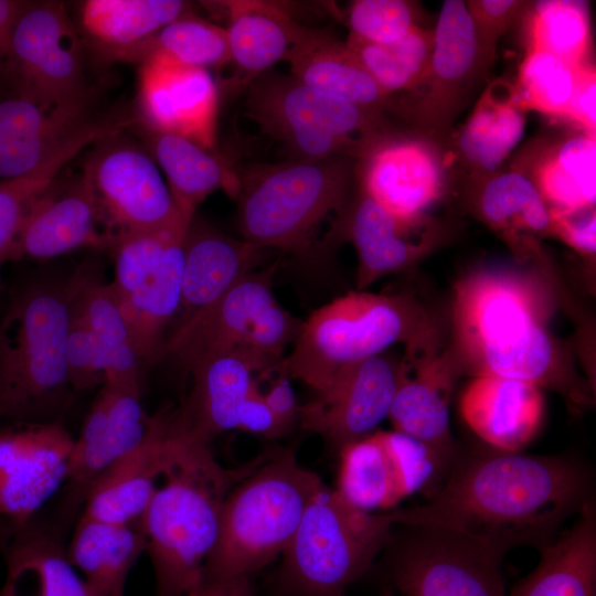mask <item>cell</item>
Listing matches in <instances>:
<instances>
[{"label": "cell", "instance_id": "31", "mask_svg": "<svg viewBox=\"0 0 596 596\" xmlns=\"http://www.w3.org/2000/svg\"><path fill=\"white\" fill-rule=\"evenodd\" d=\"M472 206L520 258L536 254L540 241L553 235L549 205L532 179L520 171L475 180Z\"/></svg>", "mask_w": 596, "mask_h": 596}, {"label": "cell", "instance_id": "45", "mask_svg": "<svg viewBox=\"0 0 596 596\" xmlns=\"http://www.w3.org/2000/svg\"><path fill=\"white\" fill-rule=\"evenodd\" d=\"M578 68L550 53L526 51L514 83L522 107L564 119Z\"/></svg>", "mask_w": 596, "mask_h": 596}, {"label": "cell", "instance_id": "35", "mask_svg": "<svg viewBox=\"0 0 596 596\" xmlns=\"http://www.w3.org/2000/svg\"><path fill=\"white\" fill-rule=\"evenodd\" d=\"M539 552L534 570L505 596H596L594 503H588L570 529Z\"/></svg>", "mask_w": 596, "mask_h": 596}, {"label": "cell", "instance_id": "6", "mask_svg": "<svg viewBox=\"0 0 596 596\" xmlns=\"http://www.w3.org/2000/svg\"><path fill=\"white\" fill-rule=\"evenodd\" d=\"M397 342L406 348L436 342L422 306L406 295L350 291L302 321L279 369L320 393L341 368L382 354Z\"/></svg>", "mask_w": 596, "mask_h": 596}, {"label": "cell", "instance_id": "33", "mask_svg": "<svg viewBox=\"0 0 596 596\" xmlns=\"http://www.w3.org/2000/svg\"><path fill=\"white\" fill-rule=\"evenodd\" d=\"M68 288L72 311L84 321L99 347L106 383L141 387L146 364L110 284L79 272L68 281Z\"/></svg>", "mask_w": 596, "mask_h": 596}, {"label": "cell", "instance_id": "23", "mask_svg": "<svg viewBox=\"0 0 596 596\" xmlns=\"http://www.w3.org/2000/svg\"><path fill=\"white\" fill-rule=\"evenodd\" d=\"M56 181L25 216L8 262H44L83 247L110 248L84 171L66 185Z\"/></svg>", "mask_w": 596, "mask_h": 596}, {"label": "cell", "instance_id": "43", "mask_svg": "<svg viewBox=\"0 0 596 596\" xmlns=\"http://www.w3.org/2000/svg\"><path fill=\"white\" fill-rule=\"evenodd\" d=\"M363 68L387 95L415 91L425 78L433 54L434 30L419 24L391 43H371L349 35L345 42Z\"/></svg>", "mask_w": 596, "mask_h": 596}, {"label": "cell", "instance_id": "2", "mask_svg": "<svg viewBox=\"0 0 596 596\" xmlns=\"http://www.w3.org/2000/svg\"><path fill=\"white\" fill-rule=\"evenodd\" d=\"M209 439L198 434L181 408H172L166 466L138 528L147 541L156 596H195L220 533L231 490L267 454L238 468H224Z\"/></svg>", "mask_w": 596, "mask_h": 596}, {"label": "cell", "instance_id": "42", "mask_svg": "<svg viewBox=\"0 0 596 596\" xmlns=\"http://www.w3.org/2000/svg\"><path fill=\"white\" fill-rule=\"evenodd\" d=\"M528 9L526 51L550 53L575 68L592 63L588 1L542 0L530 2Z\"/></svg>", "mask_w": 596, "mask_h": 596}, {"label": "cell", "instance_id": "19", "mask_svg": "<svg viewBox=\"0 0 596 596\" xmlns=\"http://www.w3.org/2000/svg\"><path fill=\"white\" fill-rule=\"evenodd\" d=\"M361 159V191L398 219L426 216L445 193L446 167L430 140L385 134Z\"/></svg>", "mask_w": 596, "mask_h": 596}, {"label": "cell", "instance_id": "15", "mask_svg": "<svg viewBox=\"0 0 596 596\" xmlns=\"http://www.w3.org/2000/svg\"><path fill=\"white\" fill-rule=\"evenodd\" d=\"M337 491L353 505L389 510L432 487L450 464L421 440L397 430H375L340 450Z\"/></svg>", "mask_w": 596, "mask_h": 596}, {"label": "cell", "instance_id": "52", "mask_svg": "<svg viewBox=\"0 0 596 596\" xmlns=\"http://www.w3.org/2000/svg\"><path fill=\"white\" fill-rule=\"evenodd\" d=\"M268 390L262 393L263 400L280 425L288 430L298 418V408L290 377L280 369Z\"/></svg>", "mask_w": 596, "mask_h": 596}, {"label": "cell", "instance_id": "5", "mask_svg": "<svg viewBox=\"0 0 596 596\" xmlns=\"http://www.w3.org/2000/svg\"><path fill=\"white\" fill-rule=\"evenodd\" d=\"M322 485L291 450L267 454L223 503L219 539L205 562L203 585L248 577L283 554Z\"/></svg>", "mask_w": 596, "mask_h": 596}, {"label": "cell", "instance_id": "14", "mask_svg": "<svg viewBox=\"0 0 596 596\" xmlns=\"http://www.w3.org/2000/svg\"><path fill=\"white\" fill-rule=\"evenodd\" d=\"M126 129L97 140L84 166L111 249L128 236L192 221L179 211L150 152Z\"/></svg>", "mask_w": 596, "mask_h": 596}, {"label": "cell", "instance_id": "49", "mask_svg": "<svg viewBox=\"0 0 596 596\" xmlns=\"http://www.w3.org/2000/svg\"><path fill=\"white\" fill-rule=\"evenodd\" d=\"M552 233L578 254L592 258L596 252L595 205L574 210L550 209Z\"/></svg>", "mask_w": 596, "mask_h": 596}, {"label": "cell", "instance_id": "24", "mask_svg": "<svg viewBox=\"0 0 596 596\" xmlns=\"http://www.w3.org/2000/svg\"><path fill=\"white\" fill-rule=\"evenodd\" d=\"M433 30L430 64L408 109L421 125L439 129L449 121L468 86L487 68L466 1H444Z\"/></svg>", "mask_w": 596, "mask_h": 596}, {"label": "cell", "instance_id": "54", "mask_svg": "<svg viewBox=\"0 0 596 596\" xmlns=\"http://www.w3.org/2000/svg\"><path fill=\"white\" fill-rule=\"evenodd\" d=\"M195 596H254L249 578L236 577L205 584Z\"/></svg>", "mask_w": 596, "mask_h": 596}, {"label": "cell", "instance_id": "37", "mask_svg": "<svg viewBox=\"0 0 596 596\" xmlns=\"http://www.w3.org/2000/svg\"><path fill=\"white\" fill-rule=\"evenodd\" d=\"M138 128L143 146L164 172L174 202L185 219L191 221L199 204L219 189L237 196V173L219 156L188 138L139 125Z\"/></svg>", "mask_w": 596, "mask_h": 596}, {"label": "cell", "instance_id": "51", "mask_svg": "<svg viewBox=\"0 0 596 596\" xmlns=\"http://www.w3.org/2000/svg\"><path fill=\"white\" fill-rule=\"evenodd\" d=\"M236 429L268 438L281 436L287 432L264 402L259 389L254 391L243 404Z\"/></svg>", "mask_w": 596, "mask_h": 596}, {"label": "cell", "instance_id": "4", "mask_svg": "<svg viewBox=\"0 0 596 596\" xmlns=\"http://www.w3.org/2000/svg\"><path fill=\"white\" fill-rule=\"evenodd\" d=\"M68 326V283L31 281L11 294L0 322V425L60 421L75 392Z\"/></svg>", "mask_w": 596, "mask_h": 596}, {"label": "cell", "instance_id": "13", "mask_svg": "<svg viewBox=\"0 0 596 596\" xmlns=\"http://www.w3.org/2000/svg\"><path fill=\"white\" fill-rule=\"evenodd\" d=\"M189 225L131 235L113 248L115 278L110 286L146 366L160 359L179 310Z\"/></svg>", "mask_w": 596, "mask_h": 596}, {"label": "cell", "instance_id": "7", "mask_svg": "<svg viewBox=\"0 0 596 596\" xmlns=\"http://www.w3.org/2000/svg\"><path fill=\"white\" fill-rule=\"evenodd\" d=\"M237 224L242 238L260 247L306 253L330 214L348 207L350 157L288 160L237 173Z\"/></svg>", "mask_w": 596, "mask_h": 596}, {"label": "cell", "instance_id": "21", "mask_svg": "<svg viewBox=\"0 0 596 596\" xmlns=\"http://www.w3.org/2000/svg\"><path fill=\"white\" fill-rule=\"evenodd\" d=\"M347 236L358 254L356 288L363 290L381 277L405 270L436 244L438 232L424 216L402 220L361 191L332 225L327 238Z\"/></svg>", "mask_w": 596, "mask_h": 596}, {"label": "cell", "instance_id": "25", "mask_svg": "<svg viewBox=\"0 0 596 596\" xmlns=\"http://www.w3.org/2000/svg\"><path fill=\"white\" fill-rule=\"evenodd\" d=\"M171 411L153 414L142 440L97 478L79 517L138 528L166 466Z\"/></svg>", "mask_w": 596, "mask_h": 596}, {"label": "cell", "instance_id": "29", "mask_svg": "<svg viewBox=\"0 0 596 596\" xmlns=\"http://www.w3.org/2000/svg\"><path fill=\"white\" fill-rule=\"evenodd\" d=\"M544 401L538 386L511 379L479 375L460 398L470 429L489 447L517 453L536 434Z\"/></svg>", "mask_w": 596, "mask_h": 596}, {"label": "cell", "instance_id": "26", "mask_svg": "<svg viewBox=\"0 0 596 596\" xmlns=\"http://www.w3.org/2000/svg\"><path fill=\"white\" fill-rule=\"evenodd\" d=\"M91 104L44 106L0 97V183L30 173L94 124Z\"/></svg>", "mask_w": 596, "mask_h": 596}, {"label": "cell", "instance_id": "16", "mask_svg": "<svg viewBox=\"0 0 596 596\" xmlns=\"http://www.w3.org/2000/svg\"><path fill=\"white\" fill-rule=\"evenodd\" d=\"M74 441L61 421L0 425V519L14 531L64 485Z\"/></svg>", "mask_w": 596, "mask_h": 596}, {"label": "cell", "instance_id": "27", "mask_svg": "<svg viewBox=\"0 0 596 596\" xmlns=\"http://www.w3.org/2000/svg\"><path fill=\"white\" fill-rule=\"evenodd\" d=\"M280 362L235 350L213 354L195 364L189 371L192 390L181 407L190 425L209 440L236 429L243 404L259 389L262 377L278 371Z\"/></svg>", "mask_w": 596, "mask_h": 596}, {"label": "cell", "instance_id": "8", "mask_svg": "<svg viewBox=\"0 0 596 596\" xmlns=\"http://www.w3.org/2000/svg\"><path fill=\"white\" fill-rule=\"evenodd\" d=\"M394 524L392 511L362 510L323 483L283 552L280 590L286 596H344L371 570Z\"/></svg>", "mask_w": 596, "mask_h": 596}, {"label": "cell", "instance_id": "20", "mask_svg": "<svg viewBox=\"0 0 596 596\" xmlns=\"http://www.w3.org/2000/svg\"><path fill=\"white\" fill-rule=\"evenodd\" d=\"M138 109L145 129L188 138L206 150L214 146L217 92L207 68L142 62Z\"/></svg>", "mask_w": 596, "mask_h": 596}, {"label": "cell", "instance_id": "3", "mask_svg": "<svg viewBox=\"0 0 596 596\" xmlns=\"http://www.w3.org/2000/svg\"><path fill=\"white\" fill-rule=\"evenodd\" d=\"M547 296L536 279L502 270L470 275L456 288L459 348L476 376L526 382L561 394L574 409L592 403L589 386L545 328Z\"/></svg>", "mask_w": 596, "mask_h": 596}, {"label": "cell", "instance_id": "10", "mask_svg": "<svg viewBox=\"0 0 596 596\" xmlns=\"http://www.w3.org/2000/svg\"><path fill=\"white\" fill-rule=\"evenodd\" d=\"M276 265L249 272L221 298L166 339L160 359L171 358L188 372L207 356L244 350L280 362L302 321L283 308L272 287Z\"/></svg>", "mask_w": 596, "mask_h": 596}, {"label": "cell", "instance_id": "17", "mask_svg": "<svg viewBox=\"0 0 596 596\" xmlns=\"http://www.w3.org/2000/svg\"><path fill=\"white\" fill-rule=\"evenodd\" d=\"M152 415L141 404L140 389L105 383L74 441L55 525L63 531L82 510L92 485L146 436Z\"/></svg>", "mask_w": 596, "mask_h": 596}, {"label": "cell", "instance_id": "41", "mask_svg": "<svg viewBox=\"0 0 596 596\" xmlns=\"http://www.w3.org/2000/svg\"><path fill=\"white\" fill-rule=\"evenodd\" d=\"M596 135H573L549 149L534 167L532 181L550 209L594 206Z\"/></svg>", "mask_w": 596, "mask_h": 596}, {"label": "cell", "instance_id": "32", "mask_svg": "<svg viewBox=\"0 0 596 596\" xmlns=\"http://www.w3.org/2000/svg\"><path fill=\"white\" fill-rule=\"evenodd\" d=\"M284 61L291 76L315 89L375 111L389 102L345 42L324 29L304 26Z\"/></svg>", "mask_w": 596, "mask_h": 596}, {"label": "cell", "instance_id": "12", "mask_svg": "<svg viewBox=\"0 0 596 596\" xmlns=\"http://www.w3.org/2000/svg\"><path fill=\"white\" fill-rule=\"evenodd\" d=\"M2 96L44 106L92 103L84 43L62 2L29 1L17 19Z\"/></svg>", "mask_w": 596, "mask_h": 596}, {"label": "cell", "instance_id": "9", "mask_svg": "<svg viewBox=\"0 0 596 596\" xmlns=\"http://www.w3.org/2000/svg\"><path fill=\"white\" fill-rule=\"evenodd\" d=\"M245 114L285 147L289 160L361 158L385 135L379 111L309 87L290 74L264 73L251 82Z\"/></svg>", "mask_w": 596, "mask_h": 596}, {"label": "cell", "instance_id": "18", "mask_svg": "<svg viewBox=\"0 0 596 596\" xmlns=\"http://www.w3.org/2000/svg\"><path fill=\"white\" fill-rule=\"evenodd\" d=\"M400 379L401 362L383 353L348 364L315 400L299 406L301 427L340 450L389 416Z\"/></svg>", "mask_w": 596, "mask_h": 596}, {"label": "cell", "instance_id": "55", "mask_svg": "<svg viewBox=\"0 0 596 596\" xmlns=\"http://www.w3.org/2000/svg\"><path fill=\"white\" fill-rule=\"evenodd\" d=\"M13 531L14 530L7 522L0 519V551L6 547Z\"/></svg>", "mask_w": 596, "mask_h": 596}, {"label": "cell", "instance_id": "47", "mask_svg": "<svg viewBox=\"0 0 596 596\" xmlns=\"http://www.w3.org/2000/svg\"><path fill=\"white\" fill-rule=\"evenodd\" d=\"M67 371L74 391H83L106 383L99 347L84 321L71 309L66 347Z\"/></svg>", "mask_w": 596, "mask_h": 596}, {"label": "cell", "instance_id": "30", "mask_svg": "<svg viewBox=\"0 0 596 596\" xmlns=\"http://www.w3.org/2000/svg\"><path fill=\"white\" fill-rule=\"evenodd\" d=\"M65 532L33 518L1 551L6 576L0 596H97L71 564Z\"/></svg>", "mask_w": 596, "mask_h": 596}, {"label": "cell", "instance_id": "50", "mask_svg": "<svg viewBox=\"0 0 596 596\" xmlns=\"http://www.w3.org/2000/svg\"><path fill=\"white\" fill-rule=\"evenodd\" d=\"M596 73L590 63L578 68L572 98L564 117L583 131L596 135Z\"/></svg>", "mask_w": 596, "mask_h": 596}, {"label": "cell", "instance_id": "53", "mask_svg": "<svg viewBox=\"0 0 596 596\" xmlns=\"http://www.w3.org/2000/svg\"><path fill=\"white\" fill-rule=\"evenodd\" d=\"M29 1L0 0V96L3 94L9 42L14 23Z\"/></svg>", "mask_w": 596, "mask_h": 596}, {"label": "cell", "instance_id": "39", "mask_svg": "<svg viewBox=\"0 0 596 596\" xmlns=\"http://www.w3.org/2000/svg\"><path fill=\"white\" fill-rule=\"evenodd\" d=\"M181 0H89L81 22L93 44L109 60H119L167 24L190 13Z\"/></svg>", "mask_w": 596, "mask_h": 596}, {"label": "cell", "instance_id": "46", "mask_svg": "<svg viewBox=\"0 0 596 596\" xmlns=\"http://www.w3.org/2000/svg\"><path fill=\"white\" fill-rule=\"evenodd\" d=\"M350 35L371 43H391L417 23L415 3L405 0H356L348 11Z\"/></svg>", "mask_w": 596, "mask_h": 596}, {"label": "cell", "instance_id": "38", "mask_svg": "<svg viewBox=\"0 0 596 596\" xmlns=\"http://www.w3.org/2000/svg\"><path fill=\"white\" fill-rule=\"evenodd\" d=\"M146 549L137 526L78 517L66 553L97 596H124L127 577Z\"/></svg>", "mask_w": 596, "mask_h": 596}, {"label": "cell", "instance_id": "36", "mask_svg": "<svg viewBox=\"0 0 596 596\" xmlns=\"http://www.w3.org/2000/svg\"><path fill=\"white\" fill-rule=\"evenodd\" d=\"M221 3L228 13L230 58L240 74L236 85L246 87L275 63L284 61L304 25L275 2L234 0Z\"/></svg>", "mask_w": 596, "mask_h": 596}, {"label": "cell", "instance_id": "22", "mask_svg": "<svg viewBox=\"0 0 596 596\" xmlns=\"http://www.w3.org/2000/svg\"><path fill=\"white\" fill-rule=\"evenodd\" d=\"M458 364L437 343L406 348L387 418L394 430L414 437L451 465L457 455L449 427V397Z\"/></svg>", "mask_w": 596, "mask_h": 596}, {"label": "cell", "instance_id": "40", "mask_svg": "<svg viewBox=\"0 0 596 596\" xmlns=\"http://www.w3.org/2000/svg\"><path fill=\"white\" fill-rule=\"evenodd\" d=\"M115 129L110 119H98L30 173L0 183V297L4 290L2 266L34 203L55 182L66 163Z\"/></svg>", "mask_w": 596, "mask_h": 596}, {"label": "cell", "instance_id": "28", "mask_svg": "<svg viewBox=\"0 0 596 596\" xmlns=\"http://www.w3.org/2000/svg\"><path fill=\"white\" fill-rule=\"evenodd\" d=\"M183 249L180 306L168 336L254 270L263 248L228 236L194 215Z\"/></svg>", "mask_w": 596, "mask_h": 596}, {"label": "cell", "instance_id": "48", "mask_svg": "<svg viewBox=\"0 0 596 596\" xmlns=\"http://www.w3.org/2000/svg\"><path fill=\"white\" fill-rule=\"evenodd\" d=\"M529 1L520 0H469L466 7L470 15L481 61L489 68L494 60L497 44L512 25Z\"/></svg>", "mask_w": 596, "mask_h": 596}, {"label": "cell", "instance_id": "34", "mask_svg": "<svg viewBox=\"0 0 596 596\" xmlns=\"http://www.w3.org/2000/svg\"><path fill=\"white\" fill-rule=\"evenodd\" d=\"M525 113L513 83L499 79L486 88L455 142L473 181L496 173L520 142Z\"/></svg>", "mask_w": 596, "mask_h": 596}, {"label": "cell", "instance_id": "1", "mask_svg": "<svg viewBox=\"0 0 596 596\" xmlns=\"http://www.w3.org/2000/svg\"><path fill=\"white\" fill-rule=\"evenodd\" d=\"M592 501V475L577 459L490 447L458 453L423 504L392 511L395 524L451 530L505 553L553 543Z\"/></svg>", "mask_w": 596, "mask_h": 596}, {"label": "cell", "instance_id": "11", "mask_svg": "<svg viewBox=\"0 0 596 596\" xmlns=\"http://www.w3.org/2000/svg\"><path fill=\"white\" fill-rule=\"evenodd\" d=\"M381 570L402 596H505L504 551L441 528L394 524Z\"/></svg>", "mask_w": 596, "mask_h": 596}, {"label": "cell", "instance_id": "56", "mask_svg": "<svg viewBox=\"0 0 596 596\" xmlns=\"http://www.w3.org/2000/svg\"><path fill=\"white\" fill-rule=\"evenodd\" d=\"M382 596H395L392 592H385L382 594Z\"/></svg>", "mask_w": 596, "mask_h": 596}, {"label": "cell", "instance_id": "44", "mask_svg": "<svg viewBox=\"0 0 596 596\" xmlns=\"http://www.w3.org/2000/svg\"><path fill=\"white\" fill-rule=\"evenodd\" d=\"M162 60L185 66H221L231 61L226 29L192 13L167 24L121 61Z\"/></svg>", "mask_w": 596, "mask_h": 596}]
</instances>
